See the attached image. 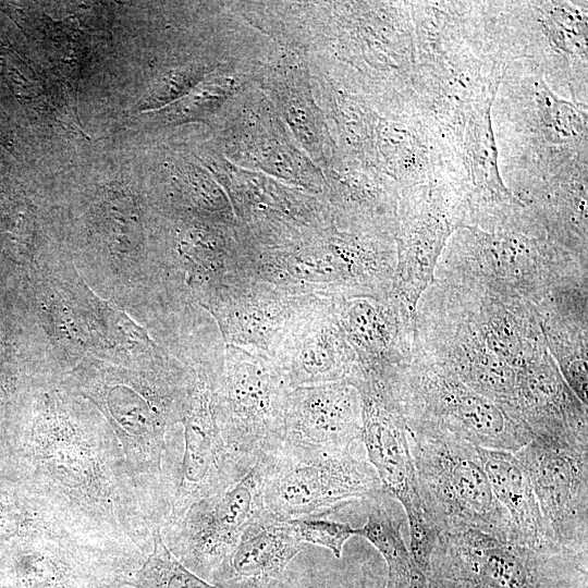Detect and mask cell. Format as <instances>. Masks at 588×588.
Returning <instances> with one entry per match:
<instances>
[{
  "label": "cell",
  "mask_w": 588,
  "mask_h": 588,
  "mask_svg": "<svg viewBox=\"0 0 588 588\" xmlns=\"http://www.w3.org/2000/svg\"><path fill=\"white\" fill-rule=\"evenodd\" d=\"M536 307L549 352L567 385L587 405L588 284L555 290Z\"/></svg>",
  "instance_id": "cell-19"
},
{
  "label": "cell",
  "mask_w": 588,
  "mask_h": 588,
  "mask_svg": "<svg viewBox=\"0 0 588 588\" xmlns=\"http://www.w3.org/2000/svg\"><path fill=\"white\" fill-rule=\"evenodd\" d=\"M275 518V517H274ZM279 527L302 543L323 547L340 559L345 542L355 536L350 524L323 519L321 517L275 518Z\"/></svg>",
  "instance_id": "cell-25"
},
{
  "label": "cell",
  "mask_w": 588,
  "mask_h": 588,
  "mask_svg": "<svg viewBox=\"0 0 588 588\" xmlns=\"http://www.w3.org/2000/svg\"><path fill=\"white\" fill-rule=\"evenodd\" d=\"M189 395L183 424L185 450L172 513L179 517L198 500L218 492L249 469L229 452L221 437L213 408V377L199 375Z\"/></svg>",
  "instance_id": "cell-15"
},
{
  "label": "cell",
  "mask_w": 588,
  "mask_h": 588,
  "mask_svg": "<svg viewBox=\"0 0 588 588\" xmlns=\"http://www.w3.org/2000/svg\"><path fill=\"white\" fill-rule=\"evenodd\" d=\"M464 226L460 203L449 184L428 181L406 187L399 197L394 293L414 316L449 238Z\"/></svg>",
  "instance_id": "cell-10"
},
{
  "label": "cell",
  "mask_w": 588,
  "mask_h": 588,
  "mask_svg": "<svg viewBox=\"0 0 588 588\" xmlns=\"http://www.w3.org/2000/svg\"><path fill=\"white\" fill-rule=\"evenodd\" d=\"M477 453L494 498L511 520L515 541L527 546L552 544L529 479L514 453L483 448H477Z\"/></svg>",
  "instance_id": "cell-21"
},
{
  "label": "cell",
  "mask_w": 588,
  "mask_h": 588,
  "mask_svg": "<svg viewBox=\"0 0 588 588\" xmlns=\"http://www.w3.org/2000/svg\"><path fill=\"white\" fill-rule=\"evenodd\" d=\"M513 453L529 479L548 540L588 552V448L532 438Z\"/></svg>",
  "instance_id": "cell-11"
},
{
  "label": "cell",
  "mask_w": 588,
  "mask_h": 588,
  "mask_svg": "<svg viewBox=\"0 0 588 588\" xmlns=\"http://www.w3.org/2000/svg\"><path fill=\"white\" fill-rule=\"evenodd\" d=\"M415 327L432 364L506 414L518 373L547 347L535 305L438 278L418 299Z\"/></svg>",
  "instance_id": "cell-1"
},
{
  "label": "cell",
  "mask_w": 588,
  "mask_h": 588,
  "mask_svg": "<svg viewBox=\"0 0 588 588\" xmlns=\"http://www.w3.org/2000/svg\"><path fill=\"white\" fill-rule=\"evenodd\" d=\"M152 552L127 584L135 588H221L186 568L169 550L159 529L154 535Z\"/></svg>",
  "instance_id": "cell-23"
},
{
  "label": "cell",
  "mask_w": 588,
  "mask_h": 588,
  "mask_svg": "<svg viewBox=\"0 0 588 588\" xmlns=\"http://www.w3.org/2000/svg\"><path fill=\"white\" fill-rule=\"evenodd\" d=\"M539 123L547 140L567 144L586 136V118L574 105L559 99L541 83L536 90Z\"/></svg>",
  "instance_id": "cell-24"
},
{
  "label": "cell",
  "mask_w": 588,
  "mask_h": 588,
  "mask_svg": "<svg viewBox=\"0 0 588 588\" xmlns=\"http://www.w3.org/2000/svg\"><path fill=\"white\" fill-rule=\"evenodd\" d=\"M362 440V400L346 380L290 390L284 416L286 445L350 451Z\"/></svg>",
  "instance_id": "cell-17"
},
{
  "label": "cell",
  "mask_w": 588,
  "mask_h": 588,
  "mask_svg": "<svg viewBox=\"0 0 588 588\" xmlns=\"http://www.w3.org/2000/svg\"><path fill=\"white\" fill-rule=\"evenodd\" d=\"M387 382L411 431L512 452L532 439L499 405L432 364L419 345L413 359Z\"/></svg>",
  "instance_id": "cell-5"
},
{
  "label": "cell",
  "mask_w": 588,
  "mask_h": 588,
  "mask_svg": "<svg viewBox=\"0 0 588 588\" xmlns=\"http://www.w3.org/2000/svg\"><path fill=\"white\" fill-rule=\"evenodd\" d=\"M509 416L535 439L588 448L587 405L567 385L548 346L518 373Z\"/></svg>",
  "instance_id": "cell-16"
},
{
  "label": "cell",
  "mask_w": 588,
  "mask_h": 588,
  "mask_svg": "<svg viewBox=\"0 0 588 588\" xmlns=\"http://www.w3.org/2000/svg\"><path fill=\"white\" fill-rule=\"evenodd\" d=\"M383 494L379 478L350 451H316L284 443L266 458L265 512L280 519L321 517L353 500Z\"/></svg>",
  "instance_id": "cell-8"
},
{
  "label": "cell",
  "mask_w": 588,
  "mask_h": 588,
  "mask_svg": "<svg viewBox=\"0 0 588 588\" xmlns=\"http://www.w3.org/2000/svg\"><path fill=\"white\" fill-rule=\"evenodd\" d=\"M407 434L419 492L439 535L475 529L515 541L511 520L494 498L477 446L408 429Z\"/></svg>",
  "instance_id": "cell-6"
},
{
  "label": "cell",
  "mask_w": 588,
  "mask_h": 588,
  "mask_svg": "<svg viewBox=\"0 0 588 588\" xmlns=\"http://www.w3.org/2000/svg\"><path fill=\"white\" fill-rule=\"evenodd\" d=\"M382 588H384V586Z\"/></svg>",
  "instance_id": "cell-26"
},
{
  "label": "cell",
  "mask_w": 588,
  "mask_h": 588,
  "mask_svg": "<svg viewBox=\"0 0 588 588\" xmlns=\"http://www.w3.org/2000/svg\"><path fill=\"white\" fill-rule=\"evenodd\" d=\"M329 299L244 277L215 291L204 308L225 344L271 358L291 330Z\"/></svg>",
  "instance_id": "cell-12"
},
{
  "label": "cell",
  "mask_w": 588,
  "mask_h": 588,
  "mask_svg": "<svg viewBox=\"0 0 588 588\" xmlns=\"http://www.w3.org/2000/svg\"><path fill=\"white\" fill-rule=\"evenodd\" d=\"M426 578L427 588H588V552L463 529L438 537Z\"/></svg>",
  "instance_id": "cell-4"
},
{
  "label": "cell",
  "mask_w": 588,
  "mask_h": 588,
  "mask_svg": "<svg viewBox=\"0 0 588 588\" xmlns=\"http://www.w3.org/2000/svg\"><path fill=\"white\" fill-rule=\"evenodd\" d=\"M270 359L291 390L346 380L356 356L336 320L333 299L305 316Z\"/></svg>",
  "instance_id": "cell-18"
},
{
  "label": "cell",
  "mask_w": 588,
  "mask_h": 588,
  "mask_svg": "<svg viewBox=\"0 0 588 588\" xmlns=\"http://www.w3.org/2000/svg\"><path fill=\"white\" fill-rule=\"evenodd\" d=\"M248 277L297 294L340 299L384 297L394 292V236L367 230H333L321 237L245 248Z\"/></svg>",
  "instance_id": "cell-2"
},
{
  "label": "cell",
  "mask_w": 588,
  "mask_h": 588,
  "mask_svg": "<svg viewBox=\"0 0 588 588\" xmlns=\"http://www.w3.org/2000/svg\"><path fill=\"white\" fill-rule=\"evenodd\" d=\"M362 400V442L383 493L403 506L409 527V552L426 574L439 535L422 502L407 427L385 379L354 366L346 379Z\"/></svg>",
  "instance_id": "cell-9"
},
{
  "label": "cell",
  "mask_w": 588,
  "mask_h": 588,
  "mask_svg": "<svg viewBox=\"0 0 588 588\" xmlns=\"http://www.w3.org/2000/svg\"><path fill=\"white\" fill-rule=\"evenodd\" d=\"M304 543L283 531L264 511L242 534L221 569L224 578L240 585H267L281 578Z\"/></svg>",
  "instance_id": "cell-20"
},
{
  "label": "cell",
  "mask_w": 588,
  "mask_h": 588,
  "mask_svg": "<svg viewBox=\"0 0 588 588\" xmlns=\"http://www.w3.org/2000/svg\"><path fill=\"white\" fill-rule=\"evenodd\" d=\"M290 390L272 359L224 345L213 382V408L225 446L245 468L280 449Z\"/></svg>",
  "instance_id": "cell-7"
},
{
  "label": "cell",
  "mask_w": 588,
  "mask_h": 588,
  "mask_svg": "<svg viewBox=\"0 0 588 588\" xmlns=\"http://www.w3.org/2000/svg\"><path fill=\"white\" fill-rule=\"evenodd\" d=\"M265 468L266 458L257 461L241 479L180 515L182 544L198 565L222 569L244 530L261 516Z\"/></svg>",
  "instance_id": "cell-13"
},
{
  "label": "cell",
  "mask_w": 588,
  "mask_h": 588,
  "mask_svg": "<svg viewBox=\"0 0 588 588\" xmlns=\"http://www.w3.org/2000/svg\"><path fill=\"white\" fill-rule=\"evenodd\" d=\"M333 310L362 370L384 378L413 359L418 348L415 316L394 292L333 299Z\"/></svg>",
  "instance_id": "cell-14"
},
{
  "label": "cell",
  "mask_w": 588,
  "mask_h": 588,
  "mask_svg": "<svg viewBox=\"0 0 588 588\" xmlns=\"http://www.w3.org/2000/svg\"><path fill=\"white\" fill-rule=\"evenodd\" d=\"M370 501L367 522L355 528V536L369 541L385 561L388 577L384 588H427L426 575L416 566L400 525L388 513L381 497Z\"/></svg>",
  "instance_id": "cell-22"
},
{
  "label": "cell",
  "mask_w": 588,
  "mask_h": 588,
  "mask_svg": "<svg viewBox=\"0 0 588 588\" xmlns=\"http://www.w3.org/2000/svg\"><path fill=\"white\" fill-rule=\"evenodd\" d=\"M434 278L537 306L555 290L588 284V264L541 235L466 226L449 238Z\"/></svg>",
  "instance_id": "cell-3"
}]
</instances>
